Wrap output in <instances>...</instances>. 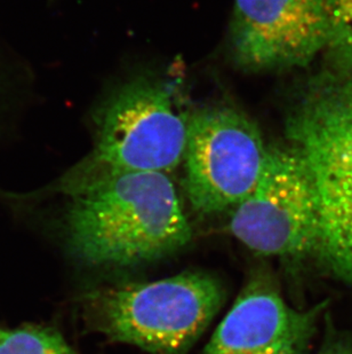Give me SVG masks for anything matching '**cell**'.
Returning a JSON list of instances; mask_svg holds the SVG:
<instances>
[{"mask_svg":"<svg viewBox=\"0 0 352 354\" xmlns=\"http://www.w3.org/2000/svg\"><path fill=\"white\" fill-rule=\"evenodd\" d=\"M64 197V244L88 268L153 263L181 250L193 236L166 174H121Z\"/></svg>","mask_w":352,"mask_h":354,"instance_id":"1","label":"cell"},{"mask_svg":"<svg viewBox=\"0 0 352 354\" xmlns=\"http://www.w3.org/2000/svg\"><path fill=\"white\" fill-rule=\"evenodd\" d=\"M188 120L166 83L139 78L124 84L94 116L92 151L57 181L24 194L66 196L121 174H167L183 162Z\"/></svg>","mask_w":352,"mask_h":354,"instance_id":"2","label":"cell"},{"mask_svg":"<svg viewBox=\"0 0 352 354\" xmlns=\"http://www.w3.org/2000/svg\"><path fill=\"white\" fill-rule=\"evenodd\" d=\"M286 133L316 193L315 256L352 286V73H329L315 82L289 115Z\"/></svg>","mask_w":352,"mask_h":354,"instance_id":"3","label":"cell"},{"mask_svg":"<svg viewBox=\"0 0 352 354\" xmlns=\"http://www.w3.org/2000/svg\"><path fill=\"white\" fill-rule=\"evenodd\" d=\"M224 299L219 279L204 272H184L95 291L88 310L94 328L110 341L150 354H186Z\"/></svg>","mask_w":352,"mask_h":354,"instance_id":"4","label":"cell"},{"mask_svg":"<svg viewBox=\"0 0 352 354\" xmlns=\"http://www.w3.org/2000/svg\"><path fill=\"white\" fill-rule=\"evenodd\" d=\"M269 148L259 127L231 107L204 108L189 115L184 188L193 210H233L259 183Z\"/></svg>","mask_w":352,"mask_h":354,"instance_id":"5","label":"cell"},{"mask_svg":"<svg viewBox=\"0 0 352 354\" xmlns=\"http://www.w3.org/2000/svg\"><path fill=\"white\" fill-rule=\"evenodd\" d=\"M229 231L256 254L315 256L318 203L309 172L295 148H269L259 183L233 209Z\"/></svg>","mask_w":352,"mask_h":354,"instance_id":"6","label":"cell"},{"mask_svg":"<svg viewBox=\"0 0 352 354\" xmlns=\"http://www.w3.org/2000/svg\"><path fill=\"white\" fill-rule=\"evenodd\" d=\"M326 0H235L230 46L251 73L306 67L327 45Z\"/></svg>","mask_w":352,"mask_h":354,"instance_id":"7","label":"cell"},{"mask_svg":"<svg viewBox=\"0 0 352 354\" xmlns=\"http://www.w3.org/2000/svg\"><path fill=\"white\" fill-rule=\"evenodd\" d=\"M324 304L300 311L268 277L247 282L219 322L203 354H304Z\"/></svg>","mask_w":352,"mask_h":354,"instance_id":"8","label":"cell"},{"mask_svg":"<svg viewBox=\"0 0 352 354\" xmlns=\"http://www.w3.org/2000/svg\"><path fill=\"white\" fill-rule=\"evenodd\" d=\"M0 354H76L63 336L41 324L0 327Z\"/></svg>","mask_w":352,"mask_h":354,"instance_id":"9","label":"cell"},{"mask_svg":"<svg viewBox=\"0 0 352 354\" xmlns=\"http://www.w3.org/2000/svg\"><path fill=\"white\" fill-rule=\"evenodd\" d=\"M329 36L324 53L332 73H352V0H326Z\"/></svg>","mask_w":352,"mask_h":354,"instance_id":"10","label":"cell"},{"mask_svg":"<svg viewBox=\"0 0 352 354\" xmlns=\"http://www.w3.org/2000/svg\"><path fill=\"white\" fill-rule=\"evenodd\" d=\"M6 80H5V74H3V67L0 64V109L3 108V102L6 95Z\"/></svg>","mask_w":352,"mask_h":354,"instance_id":"11","label":"cell"},{"mask_svg":"<svg viewBox=\"0 0 352 354\" xmlns=\"http://www.w3.org/2000/svg\"><path fill=\"white\" fill-rule=\"evenodd\" d=\"M322 354H352L349 350H344V348H335V350H329V351L324 352Z\"/></svg>","mask_w":352,"mask_h":354,"instance_id":"12","label":"cell"}]
</instances>
